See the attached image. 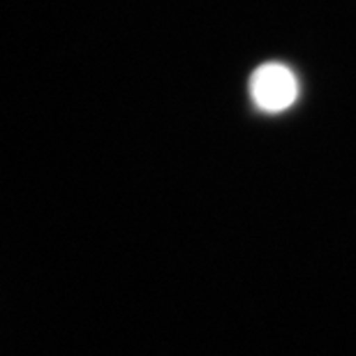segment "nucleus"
Instances as JSON below:
<instances>
[{
  "instance_id": "f257e3e1",
  "label": "nucleus",
  "mask_w": 356,
  "mask_h": 356,
  "mask_svg": "<svg viewBox=\"0 0 356 356\" xmlns=\"http://www.w3.org/2000/svg\"><path fill=\"white\" fill-rule=\"evenodd\" d=\"M250 97L266 113L287 111L298 97V79L282 63H264L250 76Z\"/></svg>"
}]
</instances>
